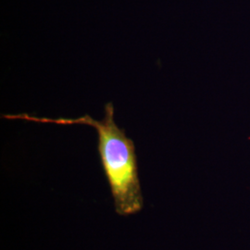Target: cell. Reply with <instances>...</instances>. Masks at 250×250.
I'll return each mask as SVG.
<instances>
[{
    "label": "cell",
    "instance_id": "obj_1",
    "mask_svg": "<svg viewBox=\"0 0 250 250\" xmlns=\"http://www.w3.org/2000/svg\"><path fill=\"white\" fill-rule=\"evenodd\" d=\"M3 118L37 124L93 127L98 134L99 159L114 200L117 214L126 217L136 214L143 208L135 146L134 141L126 135L125 129L120 128L115 123L114 107L111 102L106 104L105 116L101 121H97L87 114L74 119L40 118L30 114H7Z\"/></svg>",
    "mask_w": 250,
    "mask_h": 250
}]
</instances>
